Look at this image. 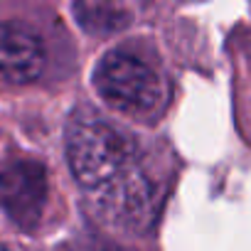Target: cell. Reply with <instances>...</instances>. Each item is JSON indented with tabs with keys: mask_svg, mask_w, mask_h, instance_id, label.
<instances>
[{
	"mask_svg": "<svg viewBox=\"0 0 251 251\" xmlns=\"http://www.w3.org/2000/svg\"><path fill=\"white\" fill-rule=\"evenodd\" d=\"M47 52L40 35L25 23H0V79L32 84L42 76Z\"/></svg>",
	"mask_w": 251,
	"mask_h": 251,
	"instance_id": "5b68a950",
	"label": "cell"
},
{
	"mask_svg": "<svg viewBox=\"0 0 251 251\" xmlns=\"http://www.w3.org/2000/svg\"><path fill=\"white\" fill-rule=\"evenodd\" d=\"M50 195L42 163L18 158L0 168V207L20 229H35L42 219Z\"/></svg>",
	"mask_w": 251,
	"mask_h": 251,
	"instance_id": "277c9868",
	"label": "cell"
},
{
	"mask_svg": "<svg viewBox=\"0 0 251 251\" xmlns=\"http://www.w3.org/2000/svg\"><path fill=\"white\" fill-rule=\"evenodd\" d=\"M94 86L108 106L138 118L158 116L168 103V89L158 67L128 47L101 57L94 69Z\"/></svg>",
	"mask_w": 251,
	"mask_h": 251,
	"instance_id": "7a4b0ae2",
	"label": "cell"
},
{
	"mask_svg": "<svg viewBox=\"0 0 251 251\" xmlns=\"http://www.w3.org/2000/svg\"><path fill=\"white\" fill-rule=\"evenodd\" d=\"M74 18L89 35H111L131 23V13L123 0H76Z\"/></svg>",
	"mask_w": 251,
	"mask_h": 251,
	"instance_id": "8992f818",
	"label": "cell"
},
{
	"mask_svg": "<svg viewBox=\"0 0 251 251\" xmlns=\"http://www.w3.org/2000/svg\"><path fill=\"white\" fill-rule=\"evenodd\" d=\"M0 251H8V249H5V246H3V244H0Z\"/></svg>",
	"mask_w": 251,
	"mask_h": 251,
	"instance_id": "52a82bcc",
	"label": "cell"
},
{
	"mask_svg": "<svg viewBox=\"0 0 251 251\" xmlns=\"http://www.w3.org/2000/svg\"><path fill=\"white\" fill-rule=\"evenodd\" d=\"M67 160L76 182L94 192L141 165L136 141L96 113H74L67 123Z\"/></svg>",
	"mask_w": 251,
	"mask_h": 251,
	"instance_id": "6da1fadb",
	"label": "cell"
},
{
	"mask_svg": "<svg viewBox=\"0 0 251 251\" xmlns=\"http://www.w3.org/2000/svg\"><path fill=\"white\" fill-rule=\"evenodd\" d=\"M96 214L113 229L121 231H143L151 226L158 209V187L143 165L118 180L89 192Z\"/></svg>",
	"mask_w": 251,
	"mask_h": 251,
	"instance_id": "3957f363",
	"label": "cell"
}]
</instances>
